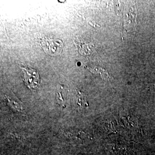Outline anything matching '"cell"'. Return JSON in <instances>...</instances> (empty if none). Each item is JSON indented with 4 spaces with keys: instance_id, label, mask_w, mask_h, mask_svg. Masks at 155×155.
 Returning a JSON list of instances; mask_svg holds the SVG:
<instances>
[{
    "instance_id": "cell-1",
    "label": "cell",
    "mask_w": 155,
    "mask_h": 155,
    "mask_svg": "<svg viewBox=\"0 0 155 155\" xmlns=\"http://www.w3.org/2000/svg\"><path fill=\"white\" fill-rule=\"evenodd\" d=\"M40 45L45 52L51 55H59L63 48V44L60 39L43 38L40 40Z\"/></svg>"
},
{
    "instance_id": "cell-2",
    "label": "cell",
    "mask_w": 155,
    "mask_h": 155,
    "mask_svg": "<svg viewBox=\"0 0 155 155\" xmlns=\"http://www.w3.org/2000/svg\"><path fill=\"white\" fill-rule=\"evenodd\" d=\"M20 67L24 73V81L26 85L30 89L36 88L40 82V77L38 72L31 68H28L25 65L21 64Z\"/></svg>"
},
{
    "instance_id": "cell-3",
    "label": "cell",
    "mask_w": 155,
    "mask_h": 155,
    "mask_svg": "<svg viewBox=\"0 0 155 155\" xmlns=\"http://www.w3.org/2000/svg\"><path fill=\"white\" fill-rule=\"evenodd\" d=\"M91 45L90 44H86L84 43H79L78 44V48H79V51L80 54L86 55L90 54L92 51V49L93 47H91Z\"/></svg>"
},
{
    "instance_id": "cell-4",
    "label": "cell",
    "mask_w": 155,
    "mask_h": 155,
    "mask_svg": "<svg viewBox=\"0 0 155 155\" xmlns=\"http://www.w3.org/2000/svg\"></svg>"
}]
</instances>
